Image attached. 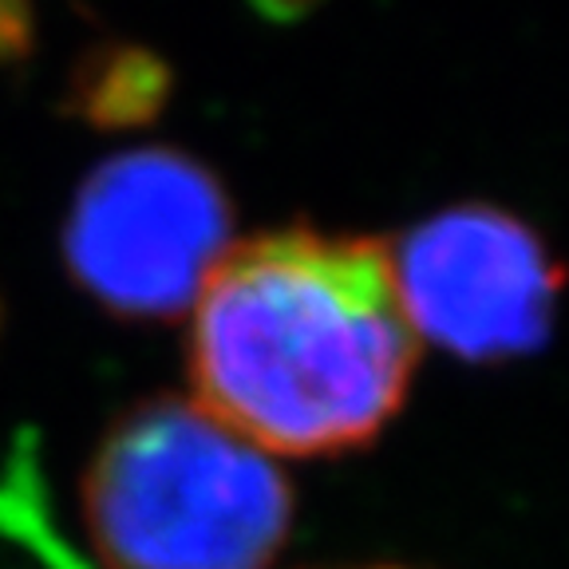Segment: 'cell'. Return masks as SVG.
<instances>
[{"instance_id":"cell-1","label":"cell","mask_w":569,"mask_h":569,"mask_svg":"<svg viewBox=\"0 0 569 569\" xmlns=\"http://www.w3.org/2000/svg\"><path fill=\"white\" fill-rule=\"evenodd\" d=\"M419 340L372 238L273 230L226 249L194 301L198 400L246 443L340 455L403 408Z\"/></svg>"},{"instance_id":"cell-2","label":"cell","mask_w":569,"mask_h":569,"mask_svg":"<svg viewBox=\"0 0 569 569\" xmlns=\"http://www.w3.org/2000/svg\"><path fill=\"white\" fill-rule=\"evenodd\" d=\"M83 515L111 569H266L289 538L293 490L202 403L162 396L103 436Z\"/></svg>"},{"instance_id":"cell-3","label":"cell","mask_w":569,"mask_h":569,"mask_svg":"<svg viewBox=\"0 0 569 569\" xmlns=\"http://www.w3.org/2000/svg\"><path fill=\"white\" fill-rule=\"evenodd\" d=\"M230 238V198L198 159L142 147L88 174L68 213L71 277L119 317H174L202 293Z\"/></svg>"},{"instance_id":"cell-4","label":"cell","mask_w":569,"mask_h":569,"mask_svg":"<svg viewBox=\"0 0 569 569\" xmlns=\"http://www.w3.org/2000/svg\"><path fill=\"white\" fill-rule=\"evenodd\" d=\"M411 332L467 360H507L546 345L561 269L542 238L507 210L455 206L391 253Z\"/></svg>"},{"instance_id":"cell-5","label":"cell","mask_w":569,"mask_h":569,"mask_svg":"<svg viewBox=\"0 0 569 569\" xmlns=\"http://www.w3.org/2000/svg\"><path fill=\"white\" fill-rule=\"evenodd\" d=\"M170 99V68L139 44H103L80 60L68 88L71 116L96 127H142Z\"/></svg>"},{"instance_id":"cell-6","label":"cell","mask_w":569,"mask_h":569,"mask_svg":"<svg viewBox=\"0 0 569 569\" xmlns=\"http://www.w3.org/2000/svg\"><path fill=\"white\" fill-rule=\"evenodd\" d=\"M32 0H0V63H12L32 52Z\"/></svg>"},{"instance_id":"cell-7","label":"cell","mask_w":569,"mask_h":569,"mask_svg":"<svg viewBox=\"0 0 569 569\" xmlns=\"http://www.w3.org/2000/svg\"><path fill=\"white\" fill-rule=\"evenodd\" d=\"M249 4L269 20H297V17H305V12L317 9L320 0H249Z\"/></svg>"}]
</instances>
